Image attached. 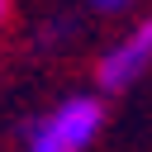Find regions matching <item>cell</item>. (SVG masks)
Returning <instances> with one entry per match:
<instances>
[{"instance_id":"7a4b0ae2","label":"cell","mask_w":152,"mask_h":152,"mask_svg":"<svg viewBox=\"0 0 152 152\" xmlns=\"http://www.w3.org/2000/svg\"><path fill=\"white\" fill-rule=\"evenodd\" d=\"M147 71H152V14L128 24V33L114 38L95 57V86H100V95H119V90L138 86Z\"/></svg>"},{"instance_id":"3957f363","label":"cell","mask_w":152,"mask_h":152,"mask_svg":"<svg viewBox=\"0 0 152 152\" xmlns=\"http://www.w3.org/2000/svg\"><path fill=\"white\" fill-rule=\"evenodd\" d=\"M95 14H124V10H133L138 0H86Z\"/></svg>"},{"instance_id":"277c9868","label":"cell","mask_w":152,"mask_h":152,"mask_svg":"<svg viewBox=\"0 0 152 152\" xmlns=\"http://www.w3.org/2000/svg\"><path fill=\"white\" fill-rule=\"evenodd\" d=\"M5 14H10V0H0V24H5Z\"/></svg>"},{"instance_id":"6da1fadb","label":"cell","mask_w":152,"mask_h":152,"mask_svg":"<svg viewBox=\"0 0 152 152\" xmlns=\"http://www.w3.org/2000/svg\"><path fill=\"white\" fill-rule=\"evenodd\" d=\"M104 128V100L90 95H66L48 114H38L24 133V152H86Z\"/></svg>"}]
</instances>
